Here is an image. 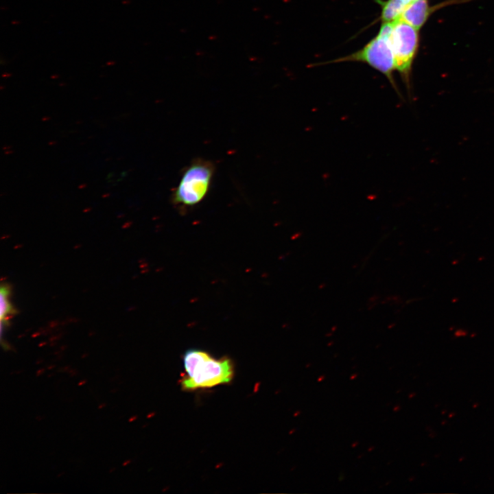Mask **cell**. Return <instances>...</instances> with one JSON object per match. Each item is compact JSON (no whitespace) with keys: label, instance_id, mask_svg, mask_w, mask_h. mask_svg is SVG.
<instances>
[{"label":"cell","instance_id":"obj_2","mask_svg":"<svg viewBox=\"0 0 494 494\" xmlns=\"http://www.w3.org/2000/svg\"><path fill=\"white\" fill-rule=\"evenodd\" d=\"M393 25L394 22L381 23L379 31L376 36L361 49L351 54L322 64L348 61L366 63L384 75L397 95L401 97L393 78L395 64L390 41Z\"/></svg>","mask_w":494,"mask_h":494},{"label":"cell","instance_id":"obj_13","mask_svg":"<svg viewBox=\"0 0 494 494\" xmlns=\"http://www.w3.org/2000/svg\"><path fill=\"white\" fill-rule=\"evenodd\" d=\"M53 367H54V366H48L47 369H48V370H49V369H52V368H53Z\"/></svg>","mask_w":494,"mask_h":494},{"label":"cell","instance_id":"obj_5","mask_svg":"<svg viewBox=\"0 0 494 494\" xmlns=\"http://www.w3.org/2000/svg\"><path fill=\"white\" fill-rule=\"evenodd\" d=\"M441 5L430 6L428 0H415L410 2L402 12L399 20L421 29L434 11Z\"/></svg>","mask_w":494,"mask_h":494},{"label":"cell","instance_id":"obj_14","mask_svg":"<svg viewBox=\"0 0 494 494\" xmlns=\"http://www.w3.org/2000/svg\"><path fill=\"white\" fill-rule=\"evenodd\" d=\"M409 1H410V2H412V1H415V0H409Z\"/></svg>","mask_w":494,"mask_h":494},{"label":"cell","instance_id":"obj_6","mask_svg":"<svg viewBox=\"0 0 494 494\" xmlns=\"http://www.w3.org/2000/svg\"><path fill=\"white\" fill-rule=\"evenodd\" d=\"M381 8V23H392L400 18L402 12L410 3L409 0H375Z\"/></svg>","mask_w":494,"mask_h":494},{"label":"cell","instance_id":"obj_11","mask_svg":"<svg viewBox=\"0 0 494 494\" xmlns=\"http://www.w3.org/2000/svg\"><path fill=\"white\" fill-rule=\"evenodd\" d=\"M135 419H136L135 416H132V417H130V418L129 419V421H130V422L133 421Z\"/></svg>","mask_w":494,"mask_h":494},{"label":"cell","instance_id":"obj_9","mask_svg":"<svg viewBox=\"0 0 494 494\" xmlns=\"http://www.w3.org/2000/svg\"><path fill=\"white\" fill-rule=\"evenodd\" d=\"M86 379L82 380L78 383V386H83L86 384Z\"/></svg>","mask_w":494,"mask_h":494},{"label":"cell","instance_id":"obj_4","mask_svg":"<svg viewBox=\"0 0 494 494\" xmlns=\"http://www.w3.org/2000/svg\"><path fill=\"white\" fill-rule=\"evenodd\" d=\"M390 41L395 70L400 73L410 90L412 66L419 47V30L403 21L397 20L394 22Z\"/></svg>","mask_w":494,"mask_h":494},{"label":"cell","instance_id":"obj_1","mask_svg":"<svg viewBox=\"0 0 494 494\" xmlns=\"http://www.w3.org/2000/svg\"><path fill=\"white\" fill-rule=\"evenodd\" d=\"M186 375L181 380L183 390L210 388L229 383L233 376L230 359H215L207 352L191 349L183 357Z\"/></svg>","mask_w":494,"mask_h":494},{"label":"cell","instance_id":"obj_10","mask_svg":"<svg viewBox=\"0 0 494 494\" xmlns=\"http://www.w3.org/2000/svg\"><path fill=\"white\" fill-rule=\"evenodd\" d=\"M130 462H131V461H130V460H125V461L123 462L122 465H123L124 467H125V466L128 465Z\"/></svg>","mask_w":494,"mask_h":494},{"label":"cell","instance_id":"obj_7","mask_svg":"<svg viewBox=\"0 0 494 494\" xmlns=\"http://www.w3.org/2000/svg\"><path fill=\"white\" fill-rule=\"evenodd\" d=\"M10 287L8 285H3L0 290L1 298V320L7 321L8 316L15 314L16 310L10 302Z\"/></svg>","mask_w":494,"mask_h":494},{"label":"cell","instance_id":"obj_12","mask_svg":"<svg viewBox=\"0 0 494 494\" xmlns=\"http://www.w3.org/2000/svg\"><path fill=\"white\" fill-rule=\"evenodd\" d=\"M105 405H106L105 403H102V404H101V405L99 406V409H102V408H104Z\"/></svg>","mask_w":494,"mask_h":494},{"label":"cell","instance_id":"obj_8","mask_svg":"<svg viewBox=\"0 0 494 494\" xmlns=\"http://www.w3.org/2000/svg\"><path fill=\"white\" fill-rule=\"evenodd\" d=\"M44 371H45V369H44V368L38 369V370L36 371V376H39V375H42V374L44 373Z\"/></svg>","mask_w":494,"mask_h":494},{"label":"cell","instance_id":"obj_3","mask_svg":"<svg viewBox=\"0 0 494 494\" xmlns=\"http://www.w3.org/2000/svg\"><path fill=\"white\" fill-rule=\"evenodd\" d=\"M214 165L208 160L195 159L183 171L172 196L179 208L188 209L200 203L209 192Z\"/></svg>","mask_w":494,"mask_h":494}]
</instances>
